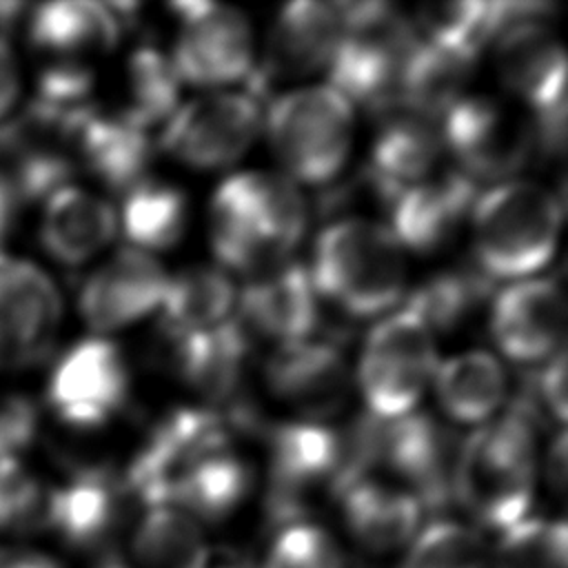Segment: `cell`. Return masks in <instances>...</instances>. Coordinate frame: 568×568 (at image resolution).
<instances>
[{
	"mask_svg": "<svg viewBox=\"0 0 568 568\" xmlns=\"http://www.w3.org/2000/svg\"><path fill=\"white\" fill-rule=\"evenodd\" d=\"M306 226V200L284 173H235L209 204V240L220 266L246 277L291 260Z\"/></svg>",
	"mask_w": 568,
	"mask_h": 568,
	"instance_id": "cell-1",
	"label": "cell"
},
{
	"mask_svg": "<svg viewBox=\"0 0 568 568\" xmlns=\"http://www.w3.org/2000/svg\"><path fill=\"white\" fill-rule=\"evenodd\" d=\"M541 424L517 402L462 439L453 501L481 528L506 530L532 504L537 475V430Z\"/></svg>",
	"mask_w": 568,
	"mask_h": 568,
	"instance_id": "cell-2",
	"label": "cell"
},
{
	"mask_svg": "<svg viewBox=\"0 0 568 568\" xmlns=\"http://www.w3.org/2000/svg\"><path fill=\"white\" fill-rule=\"evenodd\" d=\"M311 280L320 297L355 320L390 311L406 293V257L386 224L333 220L315 240Z\"/></svg>",
	"mask_w": 568,
	"mask_h": 568,
	"instance_id": "cell-3",
	"label": "cell"
},
{
	"mask_svg": "<svg viewBox=\"0 0 568 568\" xmlns=\"http://www.w3.org/2000/svg\"><path fill=\"white\" fill-rule=\"evenodd\" d=\"M468 224L473 264L493 282H517L552 262L561 204L537 182L506 180L479 193Z\"/></svg>",
	"mask_w": 568,
	"mask_h": 568,
	"instance_id": "cell-4",
	"label": "cell"
},
{
	"mask_svg": "<svg viewBox=\"0 0 568 568\" xmlns=\"http://www.w3.org/2000/svg\"><path fill=\"white\" fill-rule=\"evenodd\" d=\"M415 42L413 20L397 7L346 2L344 27L326 64L328 87L366 111H395L399 78Z\"/></svg>",
	"mask_w": 568,
	"mask_h": 568,
	"instance_id": "cell-5",
	"label": "cell"
},
{
	"mask_svg": "<svg viewBox=\"0 0 568 568\" xmlns=\"http://www.w3.org/2000/svg\"><path fill=\"white\" fill-rule=\"evenodd\" d=\"M271 151L295 184L339 178L353 149V104L328 84L300 87L268 102L262 118Z\"/></svg>",
	"mask_w": 568,
	"mask_h": 568,
	"instance_id": "cell-6",
	"label": "cell"
},
{
	"mask_svg": "<svg viewBox=\"0 0 568 568\" xmlns=\"http://www.w3.org/2000/svg\"><path fill=\"white\" fill-rule=\"evenodd\" d=\"M437 364L435 335L422 320L399 308L368 331L353 382L368 415L390 422L417 410Z\"/></svg>",
	"mask_w": 568,
	"mask_h": 568,
	"instance_id": "cell-7",
	"label": "cell"
},
{
	"mask_svg": "<svg viewBox=\"0 0 568 568\" xmlns=\"http://www.w3.org/2000/svg\"><path fill=\"white\" fill-rule=\"evenodd\" d=\"M175 38L169 53L182 84L224 91L255 69V36L244 11L220 2H175Z\"/></svg>",
	"mask_w": 568,
	"mask_h": 568,
	"instance_id": "cell-8",
	"label": "cell"
},
{
	"mask_svg": "<svg viewBox=\"0 0 568 568\" xmlns=\"http://www.w3.org/2000/svg\"><path fill=\"white\" fill-rule=\"evenodd\" d=\"M439 133L457 171L477 186L515 180L535 153L532 122L493 95H464L442 118Z\"/></svg>",
	"mask_w": 568,
	"mask_h": 568,
	"instance_id": "cell-9",
	"label": "cell"
},
{
	"mask_svg": "<svg viewBox=\"0 0 568 568\" xmlns=\"http://www.w3.org/2000/svg\"><path fill=\"white\" fill-rule=\"evenodd\" d=\"M262 109L248 91H206L178 106L162 124L160 146L200 171L235 164L262 131Z\"/></svg>",
	"mask_w": 568,
	"mask_h": 568,
	"instance_id": "cell-10",
	"label": "cell"
},
{
	"mask_svg": "<svg viewBox=\"0 0 568 568\" xmlns=\"http://www.w3.org/2000/svg\"><path fill=\"white\" fill-rule=\"evenodd\" d=\"M131 397L124 351L106 337H84L55 362L47 402L55 417L78 430H95L118 417Z\"/></svg>",
	"mask_w": 568,
	"mask_h": 568,
	"instance_id": "cell-11",
	"label": "cell"
},
{
	"mask_svg": "<svg viewBox=\"0 0 568 568\" xmlns=\"http://www.w3.org/2000/svg\"><path fill=\"white\" fill-rule=\"evenodd\" d=\"M138 506L122 475L104 466H78L64 484L51 488L47 528L75 550L102 552L133 526Z\"/></svg>",
	"mask_w": 568,
	"mask_h": 568,
	"instance_id": "cell-12",
	"label": "cell"
},
{
	"mask_svg": "<svg viewBox=\"0 0 568 568\" xmlns=\"http://www.w3.org/2000/svg\"><path fill=\"white\" fill-rule=\"evenodd\" d=\"M462 439L442 419L413 410L382 422L377 466L390 470L395 484L408 490L422 508H444L453 501V477Z\"/></svg>",
	"mask_w": 568,
	"mask_h": 568,
	"instance_id": "cell-13",
	"label": "cell"
},
{
	"mask_svg": "<svg viewBox=\"0 0 568 568\" xmlns=\"http://www.w3.org/2000/svg\"><path fill=\"white\" fill-rule=\"evenodd\" d=\"M62 297L36 264L0 253V371L42 362L60 331Z\"/></svg>",
	"mask_w": 568,
	"mask_h": 568,
	"instance_id": "cell-14",
	"label": "cell"
},
{
	"mask_svg": "<svg viewBox=\"0 0 568 568\" xmlns=\"http://www.w3.org/2000/svg\"><path fill=\"white\" fill-rule=\"evenodd\" d=\"M268 393L300 422L326 424L351 399L353 375L333 342L304 339L275 346L264 364Z\"/></svg>",
	"mask_w": 568,
	"mask_h": 568,
	"instance_id": "cell-15",
	"label": "cell"
},
{
	"mask_svg": "<svg viewBox=\"0 0 568 568\" xmlns=\"http://www.w3.org/2000/svg\"><path fill=\"white\" fill-rule=\"evenodd\" d=\"M488 331L504 357L519 364L546 362L564 348L566 300L561 286L548 277L510 282L488 302Z\"/></svg>",
	"mask_w": 568,
	"mask_h": 568,
	"instance_id": "cell-16",
	"label": "cell"
},
{
	"mask_svg": "<svg viewBox=\"0 0 568 568\" xmlns=\"http://www.w3.org/2000/svg\"><path fill=\"white\" fill-rule=\"evenodd\" d=\"M237 322L251 337L275 346L311 339L320 324V295L304 264L284 260L248 275L237 288Z\"/></svg>",
	"mask_w": 568,
	"mask_h": 568,
	"instance_id": "cell-17",
	"label": "cell"
},
{
	"mask_svg": "<svg viewBox=\"0 0 568 568\" xmlns=\"http://www.w3.org/2000/svg\"><path fill=\"white\" fill-rule=\"evenodd\" d=\"M477 197L479 186L457 169L433 173L393 197L386 211V229L402 248L417 255L439 253L470 222Z\"/></svg>",
	"mask_w": 568,
	"mask_h": 568,
	"instance_id": "cell-18",
	"label": "cell"
},
{
	"mask_svg": "<svg viewBox=\"0 0 568 568\" xmlns=\"http://www.w3.org/2000/svg\"><path fill=\"white\" fill-rule=\"evenodd\" d=\"M169 275L155 255L133 246L115 251L82 284L78 308L89 328L113 333L160 308Z\"/></svg>",
	"mask_w": 568,
	"mask_h": 568,
	"instance_id": "cell-19",
	"label": "cell"
},
{
	"mask_svg": "<svg viewBox=\"0 0 568 568\" xmlns=\"http://www.w3.org/2000/svg\"><path fill=\"white\" fill-rule=\"evenodd\" d=\"M346 18V2L300 0L280 9L266 38L262 69H253L251 95L255 100L268 80L304 78L324 69L337 47Z\"/></svg>",
	"mask_w": 568,
	"mask_h": 568,
	"instance_id": "cell-20",
	"label": "cell"
},
{
	"mask_svg": "<svg viewBox=\"0 0 568 568\" xmlns=\"http://www.w3.org/2000/svg\"><path fill=\"white\" fill-rule=\"evenodd\" d=\"M501 84L532 113L566 104V53L548 20H524L495 36Z\"/></svg>",
	"mask_w": 568,
	"mask_h": 568,
	"instance_id": "cell-21",
	"label": "cell"
},
{
	"mask_svg": "<svg viewBox=\"0 0 568 568\" xmlns=\"http://www.w3.org/2000/svg\"><path fill=\"white\" fill-rule=\"evenodd\" d=\"M120 22L109 4L91 0H58L33 9L29 40L55 62L89 67V60L115 49Z\"/></svg>",
	"mask_w": 568,
	"mask_h": 568,
	"instance_id": "cell-22",
	"label": "cell"
},
{
	"mask_svg": "<svg viewBox=\"0 0 568 568\" xmlns=\"http://www.w3.org/2000/svg\"><path fill=\"white\" fill-rule=\"evenodd\" d=\"M115 231L118 215L113 206L91 191L64 184L44 197L40 242L64 266H80L95 257Z\"/></svg>",
	"mask_w": 568,
	"mask_h": 568,
	"instance_id": "cell-23",
	"label": "cell"
},
{
	"mask_svg": "<svg viewBox=\"0 0 568 568\" xmlns=\"http://www.w3.org/2000/svg\"><path fill=\"white\" fill-rule=\"evenodd\" d=\"M339 501L346 530L368 552L402 550L419 532L424 508L397 484L364 477L351 484Z\"/></svg>",
	"mask_w": 568,
	"mask_h": 568,
	"instance_id": "cell-24",
	"label": "cell"
},
{
	"mask_svg": "<svg viewBox=\"0 0 568 568\" xmlns=\"http://www.w3.org/2000/svg\"><path fill=\"white\" fill-rule=\"evenodd\" d=\"M442 151L437 122L395 109L384 115L364 166L395 197L399 191L430 178Z\"/></svg>",
	"mask_w": 568,
	"mask_h": 568,
	"instance_id": "cell-25",
	"label": "cell"
},
{
	"mask_svg": "<svg viewBox=\"0 0 568 568\" xmlns=\"http://www.w3.org/2000/svg\"><path fill=\"white\" fill-rule=\"evenodd\" d=\"M153 142L149 131L111 113L93 109L82 122L78 138V164L84 166L102 186L126 193L149 178L153 164Z\"/></svg>",
	"mask_w": 568,
	"mask_h": 568,
	"instance_id": "cell-26",
	"label": "cell"
},
{
	"mask_svg": "<svg viewBox=\"0 0 568 568\" xmlns=\"http://www.w3.org/2000/svg\"><path fill=\"white\" fill-rule=\"evenodd\" d=\"M251 486V464L231 439L195 457L175 481L166 504L189 513L200 524L222 521L244 504Z\"/></svg>",
	"mask_w": 568,
	"mask_h": 568,
	"instance_id": "cell-27",
	"label": "cell"
},
{
	"mask_svg": "<svg viewBox=\"0 0 568 568\" xmlns=\"http://www.w3.org/2000/svg\"><path fill=\"white\" fill-rule=\"evenodd\" d=\"M237 286L217 264H189L169 275L160 328L173 335L213 331L235 317Z\"/></svg>",
	"mask_w": 568,
	"mask_h": 568,
	"instance_id": "cell-28",
	"label": "cell"
},
{
	"mask_svg": "<svg viewBox=\"0 0 568 568\" xmlns=\"http://www.w3.org/2000/svg\"><path fill=\"white\" fill-rule=\"evenodd\" d=\"M430 384L439 408L455 424L475 428L490 422L508 395L504 364L488 351H464L444 359Z\"/></svg>",
	"mask_w": 568,
	"mask_h": 568,
	"instance_id": "cell-29",
	"label": "cell"
},
{
	"mask_svg": "<svg viewBox=\"0 0 568 568\" xmlns=\"http://www.w3.org/2000/svg\"><path fill=\"white\" fill-rule=\"evenodd\" d=\"M475 55L417 38L397 89V109L442 120L464 98Z\"/></svg>",
	"mask_w": 568,
	"mask_h": 568,
	"instance_id": "cell-30",
	"label": "cell"
},
{
	"mask_svg": "<svg viewBox=\"0 0 568 568\" xmlns=\"http://www.w3.org/2000/svg\"><path fill=\"white\" fill-rule=\"evenodd\" d=\"M118 224L129 246L151 255L169 251L182 242L189 226L186 193L173 182L149 175L124 193Z\"/></svg>",
	"mask_w": 568,
	"mask_h": 568,
	"instance_id": "cell-31",
	"label": "cell"
},
{
	"mask_svg": "<svg viewBox=\"0 0 568 568\" xmlns=\"http://www.w3.org/2000/svg\"><path fill=\"white\" fill-rule=\"evenodd\" d=\"M129 541L140 568H200L211 550L200 521L171 504L142 506Z\"/></svg>",
	"mask_w": 568,
	"mask_h": 568,
	"instance_id": "cell-32",
	"label": "cell"
},
{
	"mask_svg": "<svg viewBox=\"0 0 568 568\" xmlns=\"http://www.w3.org/2000/svg\"><path fill=\"white\" fill-rule=\"evenodd\" d=\"M493 280H488L475 264L450 266L417 284L402 306L422 320L435 335L462 328L475 313L490 302Z\"/></svg>",
	"mask_w": 568,
	"mask_h": 568,
	"instance_id": "cell-33",
	"label": "cell"
},
{
	"mask_svg": "<svg viewBox=\"0 0 568 568\" xmlns=\"http://www.w3.org/2000/svg\"><path fill=\"white\" fill-rule=\"evenodd\" d=\"M182 82L169 53L142 44L133 49L122 69V104L115 111L122 120L149 131L164 124L182 104Z\"/></svg>",
	"mask_w": 568,
	"mask_h": 568,
	"instance_id": "cell-34",
	"label": "cell"
},
{
	"mask_svg": "<svg viewBox=\"0 0 568 568\" xmlns=\"http://www.w3.org/2000/svg\"><path fill=\"white\" fill-rule=\"evenodd\" d=\"M417 38L466 51H477L499 33L495 2H435L417 9L410 18Z\"/></svg>",
	"mask_w": 568,
	"mask_h": 568,
	"instance_id": "cell-35",
	"label": "cell"
},
{
	"mask_svg": "<svg viewBox=\"0 0 568 568\" xmlns=\"http://www.w3.org/2000/svg\"><path fill=\"white\" fill-rule=\"evenodd\" d=\"M566 535L561 519L524 517L499 532L488 568H568Z\"/></svg>",
	"mask_w": 568,
	"mask_h": 568,
	"instance_id": "cell-36",
	"label": "cell"
},
{
	"mask_svg": "<svg viewBox=\"0 0 568 568\" xmlns=\"http://www.w3.org/2000/svg\"><path fill=\"white\" fill-rule=\"evenodd\" d=\"M399 568H488V546L477 528L439 519L419 528Z\"/></svg>",
	"mask_w": 568,
	"mask_h": 568,
	"instance_id": "cell-37",
	"label": "cell"
},
{
	"mask_svg": "<svg viewBox=\"0 0 568 568\" xmlns=\"http://www.w3.org/2000/svg\"><path fill=\"white\" fill-rule=\"evenodd\" d=\"M49 493L20 459L0 462V530L29 535L49 524Z\"/></svg>",
	"mask_w": 568,
	"mask_h": 568,
	"instance_id": "cell-38",
	"label": "cell"
},
{
	"mask_svg": "<svg viewBox=\"0 0 568 568\" xmlns=\"http://www.w3.org/2000/svg\"><path fill=\"white\" fill-rule=\"evenodd\" d=\"M262 568H346V561L335 537L306 519L280 526Z\"/></svg>",
	"mask_w": 568,
	"mask_h": 568,
	"instance_id": "cell-39",
	"label": "cell"
},
{
	"mask_svg": "<svg viewBox=\"0 0 568 568\" xmlns=\"http://www.w3.org/2000/svg\"><path fill=\"white\" fill-rule=\"evenodd\" d=\"M36 437V408L22 395H0V462L18 455Z\"/></svg>",
	"mask_w": 568,
	"mask_h": 568,
	"instance_id": "cell-40",
	"label": "cell"
},
{
	"mask_svg": "<svg viewBox=\"0 0 568 568\" xmlns=\"http://www.w3.org/2000/svg\"><path fill=\"white\" fill-rule=\"evenodd\" d=\"M20 69L18 60L7 42L4 36H0V120H4L11 109L16 106L20 98Z\"/></svg>",
	"mask_w": 568,
	"mask_h": 568,
	"instance_id": "cell-41",
	"label": "cell"
},
{
	"mask_svg": "<svg viewBox=\"0 0 568 568\" xmlns=\"http://www.w3.org/2000/svg\"><path fill=\"white\" fill-rule=\"evenodd\" d=\"M544 466H546L548 481L559 493H564V488H566V433H564V428H559L557 435L550 439Z\"/></svg>",
	"mask_w": 568,
	"mask_h": 568,
	"instance_id": "cell-42",
	"label": "cell"
},
{
	"mask_svg": "<svg viewBox=\"0 0 568 568\" xmlns=\"http://www.w3.org/2000/svg\"><path fill=\"white\" fill-rule=\"evenodd\" d=\"M16 204H18V197H16L13 189H11L9 182L0 175V242L4 240V235H7L9 229H11L13 213H16Z\"/></svg>",
	"mask_w": 568,
	"mask_h": 568,
	"instance_id": "cell-43",
	"label": "cell"
},
{
	"mask_svg": "<svg viewBox=\"0 0 568 568\" xmlns=\"http://www.w3.org/2000/svg\"><path fill=\"white\" fill-rule=\"evenodd\" d=\"M11 568H62L55 559H51L44 552L27 550V548H16L13 566Z\"/></svg>",
	"mask_w": 568,
	"mask_h": 568,
	"instance_id": "cell-44",
	"label": "cell"
},
{
	"mask_svg": "<svg viewBox=\"0 0 568 568\" xmlns=\"http://www.w3.org/2000/svg\"><path fill=\"white\" fill-rule=\"evenodd\" d=\"M200 568H248V566L229 552H211L209 550V555Z\"/></svg>",
	"mask_w": 568,
	"mask_h": 568,
	"instance_id": "cell-45",
	"label": "cell"
},
{
	"mask_svg": "<svg viewBox=\"0 0 568 568\" xmlns=\"http://www.w3.org/2000/svg\"><path fill=\"white\" fill-rule=\"evenodd\" d=\"M20 11H22V4L18 2H0V36L18 20Z\"/></svg>",
	"mask_w": 568,
	"mask_h": 568,
	"instance_id": "cell-46",
	"label": "cell"
},
{
	"mask_svg": "<svg viewBox=\"0 0 568 568\" xmlns=\"http://www.w3.org/2000/svg\"><path fill=\"white\" fill-rule=\"evenodd\" d=\"M16 557V548H0V568H11Z\"/></svg>",
	"mask_w": 568,
	"mask_h": 568,
	"instance_id": "cell-47",
	"label": "cell"
},
{
	"mask_svg": "<svg viewBox=\"0 0 568 568\" xmlns=\"http://www.w3.org/2000/svg\"><path fill=\"white\" fill-rule=\"evenodd\" d=\"M106 568H122V566H106Z\"/></svg>",
	"mask_w": 568,
	"mask_h": 568,
	"instance_id": "cell-48",
	"label": "cell"
}]
</instances>
